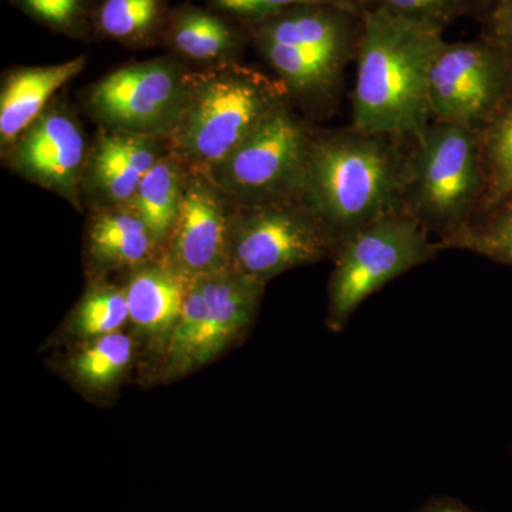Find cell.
<instances>
[{"instance_id": "obj_1", "label": "cell", "mask_w": 512, "mask_h": 512, "mask_svg": "<svg viewBox=\"0 0 512 512\" xmlns=\"http://www.w3.org/2000/svg\"><path fill=\"white\" fill-rule=\"evenodd\" d=\"M444 26L376 5L362 15L356 49L352 127L396 140L423 136L433 123L430 70Z\"/></svg>"}, {"instance_id": "obj_2", "label": "cell", "mask_w": 512, "mask_h": 512, "mask_svg": "<svg viewBox=\"0 0 512 512\" xmlns=\"http://www.w3.org/2000/svg\"><path fill=\"white\" fill-rule=\"evenodd\" d=\"M399 143L355 127L313 136L299 201L318 215L338 247L370 222L404 211L406 154Z\"/></svg>"}, {"instance_id": "obj_3", "label": "cell", "mask_w": 512, "mask_h": 512, "mask_svg": "<svg viewBox=\"0 0 512 512\" xmlns=\"http://www.w3.org/2000/svg\"><path fill=\"white\" fill-rule=\"evenodd\" d=\"M288 94L281 80L235 63L194 74L183 113L170 133L175 157L210 174Z\"/></svg>"}, {"instance_id": "obj_4", "label": "cell", "mask_w": 512, "mask_h": 512, "mask_svg": "<svg viewBox=\"0 0 512 512\" xmlns=\"http://www.w3.org/2000/svg\"><path fill=\"white\" fill-rule=\"evenodd\" d=\"M406 154L403 208L446 247L474 222L485 191L481 134L433 121Z\"/></svg>"}, {"instance_id": "obj_5", "label": "cell", "mask_w": 512, "mask_h": 512, "mask_svg": "<svg viewBox=\"0 0 512 512\" xmlns=\"http://www.w3.org/2000/svg\"><path fill=\"white\" fill-rule=\"evenodd\" d=\"M443 249L409 212L370 222L339 245L328 286V318L342 332L353 313L394 279L433 261Z\"/></svg>"}, {"instance_id": "obj_6", "label": "cell", "mask_w": 512, "mask_h": 512, "mask_svg": "<svg viewBox=\"0 0 512 512\" xmlns=\"http://www.w3.org/2000/svg\"><path fill=\"white\" fill-rule=\"evenodd\" d=\"M313 136L285 101L208 177L237 207L299 201Z\"/></svg>"}, {"instance_id": "obj_7", "label": "cell", "mask_w": 512, "mask_h": 512, "mask_svg": "<svg viewBox=\"0 0 512 512\" xmlns=\"http://www.w3.org/2000/svg\"><path fill=\"white\" fill-rule=\"evenodd\" d=\"M338 241L301 201L232 211L229 266L268 284L275 276L335 256Z\"/></svg>"}, {"instance_id": "obj_8", "label": "cell", "mask_w": 512, "mask_h": 512, "mask_svg": "<svg viewBox=\"0 0 512 512\" xmlns=\"http://www.w3.org/2000/svg\"><path fill=\"white\" fill-rule=\"evenodd\" d=\"M512 96V63L493 40L444 42L430 70L431 119L481 131Z\"/></svg>"}, {"instance_id": "obj_9", "label": "cell", "mask_w": 512, "mask_h": 512, "mask_svg": "<svg viewBox=\"0 0 512 512\" xmlns=\"http://www.w3.org/2000/svg\"><path fill=\"white\" fill-rule=\"evenodd\" d=\"M190 77L173 64H131L104 77L90 93V106L99 119L124 133H171L187 101Z\"/></svg>"}, {"instance_id": "obj_10", "label": "cell", "mask_w": 512, "mask_h": 512, "mask_svg": "<svg viewBox=\"0 0 512 512\" xmlns=\"http://www.w3.org/2000/svg\"><path fill=\"white\" fill-rule=\"evenodd\" d=\"M228 204L232 202L208 175L187 177L165 262L190 279L227 268L232 218Z\"/></svg>"}, {"instance_id": "obj_11", "label": "cell", "mask_w": 512, "mask_h": 512, "mask_svg": "<svg viewBox=\"0 0 512 512\" xmlns=\"http://www.w3.org/2000/svg\"><path fill=\"white\" fill-rule=\"evenodd\" d=\"M194 279L200 282L204 299L187 373L210 363L247 330L266 286L231 266Z\"/></svg>"}, {"instance_id": "obj_12", "label": "cell", "mask_w": 512, "mask_h": 512, "mask_svg": "<svg viewBox=\"0 0 512 512\" xmlns=\"http://www.w3.org/2000/svg\"><path fill=\"white\" fill-rule=\"evenodd\" d=\"M16 141L12 154L16 170L76 200L86 143L72 116L64 111H47Z\"/></svg>"}, {"instance_id": "obj_13", "label": "cell", "mask_w": 512, "mask_h": 512, "mask_svg": "<svg viewBox=\"0 0 512 512\" xmlns=\"http://www.w3.org/2000/svg\"><path fill=\"white\" fill-rule=\"evenodd\" d=\"M190 281L167 262L137 268L124 288L130 322L137 332L165 348L183 311Z\"/></svg>"}, {"instance_id": "obj_14", "label": "cell", "mask_w": 512, "mask_h": 512, "mask_svg": "<svg viewBox=\"0 0 512 512\" xmlns=\"http://www.w3.org/2000/svg\"><path fill=\"white\" fill-rule=\"evenodd\" d=\"M83 56L52 66L28 67L13 72L5 82L0 97V138L9 146L40 116L47 101L63 86L82 72Z\"/></svg>"}, {"instance_id": "obj_15", "label": "cell", "mask_w": 512, "mask_h": 512, "mask_svg": "<svg viewBox=\"0 0 512 512\" xmlns=\"http://www.w3.org/2000/svg\"><path fill=\"white\" fill-rule=\"evenodd\" d=\"M158 160L151 136L124 131L103 136L92 158L93 184L114 204H131L138 185Z\"/></svg>"}, {"instance_id": "obj_16", "label": "cell", "mask_w": 512, "mask_h": 512, "mask_svg": "<svg viewBox=\"0 0 512 512\" xmlns=\"http://www.w3.org/2000/svg\"><path fill=\"white\" fill-rule=\"evenodd\" d=\"M289 93L302 97L332 96L342 82L353 49L349 47H293L256 42Z\"/></svg>"}, {"instance_id": "obj_17", "label": "cell", "mask_w": 512, "mask_h": 512, "mask_svg": "<svg viewBox=\"0 0 512 512\" xmlns=\"http://www.w3.org/2000/svg\"><path fill=\"white\" fill-rule=\"evenodd\" d=\"M362 18L329 6H305L268 16L256 30V42L293 47H349L355 40L350 20Z\"/></svg>"}, {"instance_id": "obj_18", "label": "cell", "mask_w": 512, "mask_h": 512, "mask_svg": "<svg viewBox=\"0 0 512 512\" xmlns=\"http://www.w3.org/2000/svg\"><path fill=\"white\" fill-rule=\"evenodd\" d=\"M89 244L97 262L116 268L150 264L160 247L146 221L131 204L99 212L90 227Z\"/></svg>"}, {"instance_id": "obj_19", "label": "cell", "mask_w": 512, "mask_h": 512, "mask_svg": "<svg viewBox=\"0 0 512 512\" xmlns=\"http://www.w3.org/2000/svg\"><path fill=\"white\" fill-rule=\"evenodd\" d=\"M185 180L187 175L177 157H160L138 185L131 201V205L146 221L158 245L168 241L173 231Z\"/></svg>"}, {"instance_id": "obj_20", "label": "cell", "mask_w": 512, "mask_h": 512, "mask_svg": "<svg viewBox=\"0 0 512 512\" xmlns=\"http://www.w3.org/2000/svg\"><path fill=\"white\" fill-rule=\"evenodd\" d=\"M480 134L485 175L481 212L490 214L512 198V96Z\"/></svg>"}, {"instance_id": "obj_21", "label": "cell", "mask_w": 512, "mask_h": 512, "mask_svg": "<svg viewBox=\"0 0 512 512\" xmlns=\"http://www.w3.org/2000/svg\"><path fill=\"white\" fill-rule=\"evenodd\" d=\"M136 353V343L126 333H111L89 340L70 367L77 382L87 389L107 390L127 372Z\"/></svg>"}, {"instance_id": "obj_22", "label": "cell", "mask_w": 512, "mask_h": 512, "mask_svg": "<svg viewBox=\"0 0 512 512\" xmlns=\"http://www.w3.org/2000/svg\"><path fill=\"white\" fill-rule=\"evenodd\" d=\"M130 322L126 291L110 285L94 286L73 311L69 330L86 340L120 332Z\"/></svg>"}, {"instance_id": "obj_23", "label": "cell", "mask_w": 512, "mask_h": 512, "mask_svg": "<svg viewBox=\"0 0 512 512\" xmlns=\"http://www.w3.org/2000/svg\"><path fill=\"white\" fill-rule=\"evenodd\" d=\"M467 249L501 264L512 265V198L488 214L487 220L471 224L444 247Z\"/></svg>"}, {"instance_id": "obj_24", "label": "cell", "mask_w": 512, "mask_h": 512, "mask_svg": "<svg viewBox=\"0 0 512 512\" xmlns=\"http://www.w3.org/2000/svg\"><path fill=\"white\" fill-rule=\"evenodd\" d=\"M173 39L180 52L197 60L215 59L232 47V35L227 26L205 13H191L181 19Z\"/></svg>"}, {"instance_id": "obj_25", "label": "cell", "mask_w": 512, "mask_h": 512, "mask_svg": "<svg viewBox=\"0 0 512 512\" xmlns=\"http://www.w3.org/2000/svg\"><path fill=\"white\" fill-rule=\"evenodd\" d=\"M157 15L158 0H106L100 23L107 35L131 37L150 28Z\"/></svg>"}, {"instance_id": "obj_26", "label": "cell", "mask_w": 512, "mask_h": 512, "mask_svg": "<svg viewBox=\"0 0 512 512\" xmlns=\"http://www.w3.org/2000/svg\"><path fill=\"white\" fill-rule=\"evenodd\" d=\"M217 3L228 12L252 18H268L285 10L305 6H329L356 16H362L366 10L362 0H217Z\"/></svg>"}, {"instance_id": "obj_27", "label": "cell", "mask_w": 512, "mask_h": 512, "mask_svg": "<svg viewBox=\"0 0 512 512\" xmlns=\"http://www.w3.org/2000/svg\"><path fill=\"white\" fill-rule=\"evenodd\" d=\"M377 5L409 16L444 26L460 15L464 0H376Z\"/></svg>"}, {"instance_id": "obj_28", "label": "cell", "mask_w": 512, "mask_h": 512, "mask_svg": "<svg viewBox=\"0 0 512 512\" xmlns=\"http://www.w3.org/2000/svg\"><path fill=\"white\" fill-rule=\"evenodd\" d=\"M487 37L503 50L512 63V0H501L491 9Z\"/></svg>"}, {"instance_id": "obj_29", "label": "cell", "mask_w": 512, "mask_h": 512, "mask_svg": "<svg viewBox=\"0 0 512 512\" xmlns=\"http://www.w3.org/2000/svg\"><path fill=\"white\" fill-rule=\"evenodd\" d=\"M35 15L53 25H67L79 12V0H25Z\"/></svg>"}, {"instance_id": "obj_30", "label": "cell", "mask_w": 512, "mask_h": 512, "mask_svg": "<svg viewBox=\"0 0 512 512\" xmlns=\"http://www.w3.org/2000/svg\"><path fill=\"white\" fill-rule=\"evenodd\" d=\"M416 512H480L450 497H434L421 505Z\"/></svg>"}, {"instance_id": "obj_31", "label": "cell", "mask_w": 512, "mask_h": 512, "mask_svg": "<svg viewBox=\"0 0 512 512\" xmlns=\"http://www.w3.org/2000/svg\"><path fill=\"white\" fill-rule=\"evenodd\" d=\"M480 2L485 3V5L491 6V9L494 8L497 3H500L501 0H480Z\"/></svg>"}]
</instances>
